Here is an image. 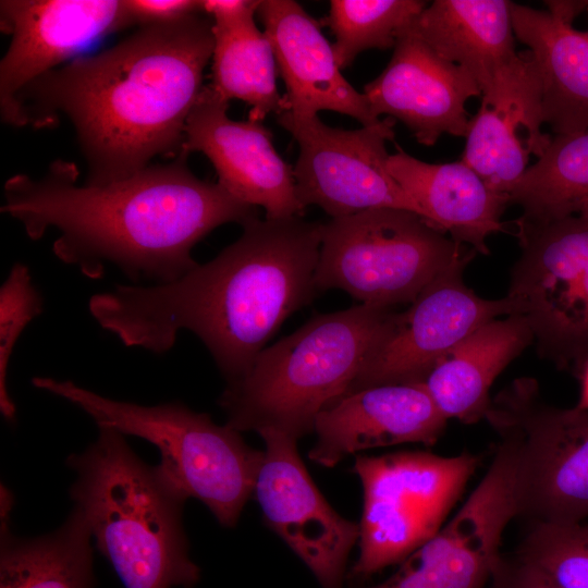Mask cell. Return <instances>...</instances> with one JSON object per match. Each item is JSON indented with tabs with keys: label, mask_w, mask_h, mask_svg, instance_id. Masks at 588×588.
<instances>
[{
	"label": "cell",
	"mask_w": 588,
	"mask_h": 588,
	"mask_svg": "<svg viewBox=\"0 0 588 588\" xmlns=\"http://www.w3.org/2000/svg\"><path fill=\"white\" fill-rule=\"evenodd\" d=\"M323 224L302 217L246 222L242 235L180 279L117 285L89 311L126 346L164 353L177 333L196 334L228 383L241 379L285 319L309 304Z\"/></svg>",
	"instance_id": "obj_1"
},
{
	"label": "cell",
	"mask_w": 588,
	"mask_h": 588,
	"mask_svg": "<svg viewBox=\"0 0 588 588\" xmlns=\"http://www.w3.org/2000/svg\"><path fill=\"white\" fill-rule=\"evenodd\" d=\"M186 157L82 185L76 164L58 159L39 179L22 173L8 179L1 212L32 240L57 230L53 254L90 279L101 278L110 264L134 282H173L198 265L192 249L208 233L258 218L257 207L195 176Z\"/></svg>",
	"instance_id": "obj_2"
},
{
	"label": "cell",
	"mask_w": 588,
	"mask_h": 588,
	"mask_svg": "<svg viewBox=\"0 0 588 588\" xmlns=\"http://www.w3.org/2000/svg\"><path fill=\"white\" fill-rule=\"evenodd\" d=\"M212 21L201 12L142 26L115 46L76 58L20 97L27 126L73 125L86 183L128 177L158 156L179 157L187 119L212 57Z\"/></svg>",
	"instance_id": "obj_3"
},
{
	"label": "cell",
	"mask_w": 588,
	"mask_h": 588,
	"mask_svg": "<svg viewBox=\"0 0 588 588\" xmlns=\"http://www.w3.org/2000/svg\"><path fill=\"white\" fill-rule=\"evenodd\" d=\"M66 465L76 474L70 497L98 550L124 588H194L200 568L189 556L182 523L186 500L155 466L143 462L124 434L99 428L98 438Z\"/></svg>",
	"instance_id": "obj_4"
},
{
	"label": "cell",
	"mask_w": 588,
	"mask_h": 588,
	"mask_svg": "<svg viewBox=\"0 0 588 588\" xmlns=\"http://www.w3.org/2000/svg\"><path fill=\"white\" fill-rule=\"evenodd\" d=\"M397 311L358 304L313 317L265 347L219 399L233 429L272 430L299 440L317 416L344 396L391 331Z\"/></svg>",
	"instance_id": "obj_5"
},
{
	"label": "cell",
	"mask_w": 588,
	"mask_h": 588,
	"mask_svg": "<svg viewBox=\"0 0 588 588\" xmlns=\"http://www.w3.org/2000/svg\"><path fill=\"white\" fill-rule=\"evenodd\" d=\"M32 383L81 408L98 428L156 445L161 460L155 468L171 490L184 500L201 501L222 526L237 524L254 494L262 458V451L249 446L240 431L179 402L143 406L105 397L70 380L35 377Z\"/></svg>",
	"instance_id": "obj_6"
},
{
	"label": "cell",
	"mask_w": 588,
	"mask_h": 588,
	"mask_svg": "<svg viewBox=\"0 0 588 588\" xmlns=\"http://www.w3.org/2000/svg\"><path fill=\"white\" fill-rule=\"evenodd\" d=\"M419 215L368 209L323 224L317 292L340 289L360 304H412L438 275L474 256Z\"/></svg>",
	"instance_id": "obj_7"
},
{
	"label": "cell",
	"mask_w": 588,
	"mask_h": 588,
	"mask_svg": "<svg viewBox=\"0 0 588 588\" xmlns=\"http://www.w3.org/2000/svg\"><path fill=\"white\" fill-rule=\"evenodd\" d=\"M479 463L470 453L357 455L353 469L363 488L359 553L346 580L365 583L385 567L402 563L432 538Z\"/></svg>",
	"instance_id": "obj_8"
},
{
	"label": "cell",
	"mask_w": 588,
	"mask_h": 588,
	"mask_svg": "<svg viewBox=\"0 0 588 588\" xmlns=\"http://www.w3.org/2000/svg\"><path fill=\"white\" fill-rule=\"evenodd\" d=\"M516 449L517 517L530 524L588 520V407L562 408L517 378L491 399L485 418Z\"/></svg>",
	"instance_id": "obj_9"
},
{
	"label": "cell",
	"mask_w": 588,
	"mask_h": 588,
	"mask_svg": "<svg viewBox=\"0 0 588 588\" xmlns=\"http://www.w3.org/2000/svg\"><path fill=\"white\" fill-rule=\"evenodd\" d=\"M520 255L506 296L558 365L588 359V209L548 221L518 219Z\"/></svg>",
	"instance_id": "obj_10"
},
{
	"label": "cell",
	"mask_w": 588,
	"mask_h": 588,
	"mask_svg": "<svg viewBox=\"0 0 588 588\" xmlns=\"http://www.w3.org/2000/svg\"><path fill=\"white\" fill-rule=\"evenodd\" d=\"M278 122L299 146L293 175L304 208L316 205L331 219L378 208L422 217L419 206L388 170L385 143L394 138V119L343 130L324 124L317 114L283 111Z\"/></svg>",
	"instance_id": "obj_11"
},
{
	"label": "cell",
	"mask_w": 588,
	"mask_h": 588,
	"mask_svg": "<svg viewBox=\"0 0 588 588\" xmlns=\"http://www.w3.org/2000/svg\"><path fill=\"white\" fill-rule=\"evenodd\" d=\"M516 471L515 445L500 437L487 473L452 519L394 574L364 588H487L504 530L517 517Z\"/></svg>",
	"instance_id": "obj_12"
},
{
	"label": "cell",
	"mask_w": 588,
	"mask_h": 588,
	"mask_svg": "<svg viewBox=\"0 0 588 588\" xmlns=\"http://www.w3.org/2000/svg\"><path fill=\"white\" fill-rule=\"evenodd\" d=\"M473 256L451 266L397 313L346 394L382 384L421 383L455 345L482 324L513 314L507 296L487 299L463 280ZM345 394V395H346Z\"/></svg>",
	"instance_id": "obj_13"
},
{
	"label": "cell",
	"mask_w": 588,
	"mask_h": 588,
	"mask_svg": "<svg viewBox=\"0 0 588 588\" xmlns=\"http://www.w3.org/2000/svg\"><path fill=\"white\" fill-rule=\"evenodd\" d=\"M265 450L254 495L266 524L309 568L321 588H344L359 524L327 502L297 451V440L272 430L258 433Z\"/></svg>",
	"instance_id": "obj_14"
},
{
	"label": "cell",
	"mask_w": 588,
	"mask_h": 588,
	"mask_svg": "<svg viewBox=\"0 0 588 588\" xmlns=\"http://www.w3.org/2000/svg\"><path fill=\"white\" fill-rule=\"evenodd\" d=\"M135 25L125 0H2L0 27L11 36L0 61V118L27 126L24 89L91 42Z\"/></svg>",
	"instance_id": "obj_15"
},
{
	"label": "cell",
	"mask_w": 588,
	"mask_h": 588,
	"mask_svg": "<svg viewBox=\"0 0 588 588\" xmlns=\"http://www.w3.org/2000/svg\"><path fill=\"white\" fill-rule=\"evenodd\" d=\"M228 108L205 85L187 119L181 155L204 154L217 183L237 200L262 207L266 219L302 217L293 169L273 147L272 132L260 121L231 120Z\"/></svg>",
	"instance_id": "obj_16"
},
{
	"label": "cell",
	"mask_w": 588,
	"mask_h": 588,
	"mask_svg": "<svg viewBox=\"0 0 588 588\" xmlns=\"http://www.w3.org/2000/svg\"><path fill=\"white\" fill-rule=\"evenodd\" d=\"M372 115L400 120L417 142L433 146L443 134L466 137V101L482 95L463 66L439 57L411 28L401 33L383 72L364 87Z\"/></svg>",
	"instance_id": "obj_17"
},
{
	"label": "cell",
	"mask_w": 588,
	"mask_h": 588,
	"mask_svg": "<svg viewBox=\"0 0 588 588\" xmlns=\"http://www.w3.org/2000/svg\"><path fill=\"white\" fill-rule=\"evenodd\" d=\"M481 96L461 161L492 191L509 196L529 156L539 158L552 138L541 131L540 78L529 50L519 52Z\"/></svg>",
	"instance_id": "obj_18"
},
{
	"label": "cell",
	"mask_w": 588,
	"mask_h": 588,
	"mask_svg": "<svg viewBox=\"0 0 588 588\" xmlns=\"http://www.w3.org/2000/svg\"><path fill=\"white\" fill-rule=\"evenodd\" d=\"M448 419L424 383L382 384L342 396L319 413L308 457L333 467L360 451L404 443L436 444Z\"/></svg>",
	"instance_id": "obj_19"
},
{
	"label": "cell",
	"mask_w": 588,
	"mask_h": 588,
	"mask_svg": "<svg viewBox=\"0 0 588 588\" xmlns=\"http://www.w3.org/2000/svg\"><path fill=\"white\" fill-rule=\"evenodd\" d=\"M257 15L285 84L284 111L298 115L335 111L363 126L380 120L372 115L364 93L342 75L319 23L302 5L292 0H262Z\"/></svg>",
	"instance_id": "obj_20"
},
{
	"label": "cell",
	"mask_w": 588,
	"mask_h": 588,
	"mask_svg": "<svg viewBox=\"0 0 588 588\" xmlns=\"http://www.w3.org/2000/svg\"><path fill=\"white\" fill-rule=\"evenodd\" d=\"M548 10L511 2L515 37L528 47L540 78L541 111L555 135L588 131V33L573 21L588 1H548Z\"/></svg>",
	"instance_id": "obj_21"
},
{
	"label": "cell",
	"mask_w": 588,
	"mask_h": 588,
	"mask_svg": "<svg viewBox=\"0 0 588 588\" xmlns=\"http://www.w3.org/2000/svg\"><path fill=\"white\" fill-rule=\"evenodd\" d=\"M388 170L424 219L476 253L489 254L487 238L505 232L501 216L510 197L492 191L463 161L428 163L397 147L389 156Z\"/></svg>",
	"instance_id": "obj_22"
},
{
	"label": "cell",
	"mask_w": 588,
	"mask_h": 588,
	"mask_svg": "<svg viewBox=\"0 0 588 588\" xmlns=\"http://www.w3.org/2000/svg\"><path fill=\"white\" fill-rule=\"evenodd\" d=\"M532 341L524 316L493 319L455 345L421 383L448 420L475 424L486 418L495 378Z\"/></svg>",
	"instance_id": "obj_23"
},
{
	"label": "cell",
	"mask_w": 588,
	"mask_h": 588,
	"mask_svg": "<svg viewBox=\"0 0 588 588\" xmlns=\"http://www.w3.org/2000/svg\"><path fill=\"white\" fill-rule=\"evenodd\" d=\"M411 28L439 57L466 69L482 94L518 57L507 0H436Z\"/></svg>",
	"instance_id": "obj_24"
},
{
	"label": "cell",
	"mask_w": 588,
	"mask_h": 588,
	"mask_svg": "<svg viewBox=\"0 0 588 588\" xmlns=\"http://www.w3.org/2000/svg\"><path fill=\"white\" fill-rule=\"evenodd\" d=\"M12 494L1 487L0 588H94L91 534L73 506L56 530L35 538L10 529Z\"/></svg>",
	"instance_id": "obj_25"
},
{
	"label": "cell",
	"mask_w": 588,
	"mask_h": 588,
	"mask_svg": "<svg viewBox=\"0 0 588 588\" xmlns=\"http://www.w3.org/2000/svg\"><path fill=\"white\" fill-rule=\"evenodd\" d=\"M255 13L212 21L213 50L208 88L222 101L238 99L252 107L249 120L262 121L285 110L277 87L272 46L255 23Z\"/></svg>",
	"instance_id": "obj_26"
},
{
	"label": "cell",
	"mask_w": 588,
	"mask_h": 588,
	"mask_svg": "<svg viewBox=\"0 0 588 588\" xmlns=\"http://www.w3.org/2000/svg\"><path fill=\"white\" fill-rule=\"evenodd\" d=\"M519 219L548 221L588 209V131L554 135L509 193Z\"/></svg>",
	"instance_id": "obj_27"
},
{
	"label": "cell",
	"mask_w": 588,
	"mask_h": 588,
	"mask_svg": "<svg viewBox=\"0 0 588 588\" xmlns=\"http://www.w3.org/2000/svg\"><path fill=\"white\" fill-rule=\"evenodd\" d=\"M426 8L419 0H331L326 25L341 70L368 49L394 48L397 37Z\"/></svg>",
	"instance_id": "obj_28"
},
{
	"label": "cell",
	"mask_w": 588,
	"mask_h": 588,
	"mask_svg": "<svg viewBox=\"0 0 588 588\" xmlns=\"http://www.w3.org/2000/svg\"><path fill=\"white\" fill-rule=\"evenodd\" d=\"M514 553L559 588H588V520L530 524Z\"/></svg>",
	"instance_id": "obj_29"
},
{
	"label": "cell",
	"mask_w": 588,
	"mask_h": 588,
	"mask_svg": "<svg viewBox=\"0 0 588 588\" xmlns=\"http://www.w3.org/2000/svg\"><path fill=\"white\" fill-rule=\"evenodd\" d=\"M41 309L42 299L28 268L15 264L0 289V411L7 420L15 418L7 385L10 357L21 333Z\"/></svg>",
	"instance_id": "obj_30"
},
{
	"label": "cell",
	"mask_w": 588,
	"mask_h": 588,
	"mask_svg": "<svg viewBox=\"0 0 588 588\" xmlns=\"http://www.w3.org/2000/svg\"><path fill=\"white\" fill-rule=\"evenodd\" d=\"M138 27L168 24L201 12L197 0H125Z\"/></svg>",
	"instance_id": "obj_31"
},
{
	"label": "cell",
	"mask_w": 588,
	"mask_h": 588,
	"mask_svg": "<svg viewBox=\"0 0 588 588\" xmlns=\"http://www.w3.org/2000/svg\"><path fill=\"white\" fill-rule=\"evenodd\" d=\"M487 588H559L515 553L499 556Z\"/></svg>",
	"instance_id": "obj_32"
},
{
	"label": "cell",
	"mask_w": 588,
	"mask_h": 588,
	"mask_svg": "<svg viewBox=\"0 0 588 588\" xmlns=\"http://www.w3.org/2000/svg\"><path fill=\"white\" fill-rule=\"evenodd\" d=\"M579 405L588 407V359L586 364L585 375H584V394L583 400Z\"/></svg>",
	"instance_id": "obj_33"
},
{
	"label": "cell",
	"mask_w": 588,
	"mask_h": 588,
	"mask_svg": "<svg viewBox=\"0 0 588 588\" xmlns=\"http://www.w3.org/2000/svg\"><path fill=\"white\" fill-rule=\"evenodd\" d=\"M587 10H588V8H587ZM587 33H588V32H587Z\"/></svg>",
	"instance_id": "obj_34"
}]
</instances>
